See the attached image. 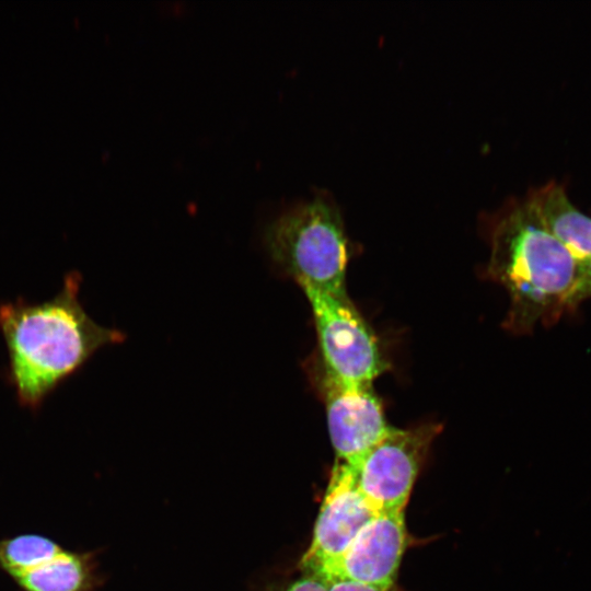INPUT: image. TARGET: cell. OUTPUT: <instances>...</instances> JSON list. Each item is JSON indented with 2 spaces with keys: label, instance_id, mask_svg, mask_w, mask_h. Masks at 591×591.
I'll list each match as a JSON object with an SVG mask.
<instances>
[{
  "label": "cell",
  "instance_id": "obj_10",
  "mask_svg": "<svg viewBox=\"0 0 591 591\" xmlns=\"http://www.w3.org/2000/svg\"><path fill=\"white\" fill-rule=\"evenodd\" d=\"M12 581L19 591H96L100 578L94 553L63 548Z\"/></svg>",
  "mask_w": 591,
  "mask_h": 591
},
{
  "label": "cell",
  "instance_id": "obj_4",
  "mask_svg": "<svg viewBox=\"0 0 591 591\" xmlns=\"http://www.w3.org/2000/svg\"><path fill=\"white\" fill-rule=\"evenodd\" d=\"M302 290L313 312L324 374L346 384L372 385L387 364L373 332L347 292Z\"/></svg>",
  "mask_w": 591,
  "mask_h": 591
},
{
  "label": "cell",
  "instance_id": "obj_2",
  "mask_svg": "<svg viewBox=\"0 0 591 591\" xmlns=\"http://www.w3.org/2000/svg\"><path fill=\"white\" fill-rule=\"evenodd\" d=\"M488 274L510 298L506 328L526 334L537 324L555 323L571 309L581 268L525 199L510 205L494 221Z\"/></svg>",
  "mask_w": 591,
  "mask_h": 591
},
{
  "label": "cell",
  "instance_id": "obj_12",
  "mask_svg": "<svg viewBox=\"0 0 591 591\" xmlns=\"http://www.w3.org/2000/svg\"><path fill=\"white\" fill-rule=\"evenodd\" d=\"M326 591H395V586H375L343 578L324 579Z\"/></svg>",
  "mask_w": 591,
  "mask_h": 591
},
{
  "label": "cell",
  "instance_id": "obj_9",
  "mask_svg": "<svg viewBox=\"0 0 591 591\" xmlns=\"http://www.w3.org/2000/svg\"><path fill=\"white\" fill-rule=\"evenodd\" d=\"M526 201L544 228L569 251L582 270L591 260V218L573 206L560 184L540 187Z\"/></svg>",
  "mask_w": 591,
  "mask_h": 591
},
{
  "label": "cell",
  "instance_id": "obj_14",
  "mask_svg": "<svg viewBox=\"0 0 591 591\" xmlns=\"http://www.w3.org/2000/svg\"><path fill=\"white\" fill-rule=\"evenodd\" d=\"M588 299H591V260L581 270L578 285L571 298V309Z\"/></svg>",
  "mask_w": 591,
  "mask_h": 591
},
{
  "label": "cell",
  "instance_id": "obj_8",
  "mask_svg": "<svg viewBox=\"0 0 591 591\" xmlns=\"http://www.w3.org/2000/svg\"><path fill=\"white\" fill-rule=\"evenodd\" d=\"M404 511L379 512L347 549L315 575L375 586H395L406 547Z\"/></svg>",
  "mask_w": 591,
  "mask_h": 591
},
{
  "label": "cell",
  "instance_id": "obj_6",
  "mask_svg": "<svg viewBox=\"0 0 591 591\" xmlns=\"http://www.w3.org/2000/svg\"><path fill=\"white\" fill-rule=\"evenodd\" d=\"M378 513L358 489L350 467L336 462L310 547L301 559L303 572H317L337 559Z\"/></svg>",
  "mask_w": 591,
  "mask_h": 591
},
{
  "label": "cell",
  "instance_id": "obj_11",
  "mask_svg": "<svg viewBox=\"0 0 591 591\" xmlns=\"http://www.w3.org/2000/svg\"><path fill=\"white\" fill-rule=\"evenodd\" d=\"M65 547L49 536L23 533L0 540V571L11 579L55 557Z\"/></svg>",
  "mask_w": 591,
  "mask_h": 591
},
{
  "label": "cell",
  "instance_id": "obj_3",
  "mask_svg": "<svg viewBox=\"0 0 591 591\" xmlns=\"http://www.w3.org/2000/svg\"><path fill=\"white\" fill-rule=\"evenodd\" d=\"M271 258L300 285L346 292L348 241L338 208L318 195L281 213L266 229Z\"/></svg>",
  "mask_w": 591,
  "mask_h": 591
},
{
  "label": "cell",
  "instance_id": "obj_5",
  "mask_svg": "<svg viewBox=\"0 0 591 591\" xmlns=\"http://www.w3.org/2000/svg\"><path fill=\"white\" fill-rule=\"evenodd\" d=\"M437 424L409 429L392 428L354 465H348L355 483L378 511H404L414 483L440 432Z\"/></svg>",
  "mask_w": 591,
  "mask_h": 591
},
{
  "label": "cell",
  "instance_id": "obj_1",
  "mask_svg": "<svg viewBox=\"0 0 591 591\" xmlns=\"http://www.w3.org/2000/svg\"><path fill=\"white\" fill-rule=\"evenodd\" d=\"M81 277L66 275L59 292L40 303L0 304L8 376L21 405L36 409L101 347L123 340L119 331L95 323L79 300Z\"/></svg>",
  "mask_w": 591,
  "mask_h": 591
},
{
  "label": "cell",
  "instance_id": "obj_7",
  "mask_svg": "<svg viewBox=\"0 0 591 591\" xmlns=\"http://www.w3.org/2000/svg\"><path fill=\"white\" fill-rule=\"evenodd\" d=\"M323 394L338 463L354 465L393 428L372 385L346 384L324 374Z\"/></svg>",
  "mask_w": 591,
  "mask_h": 591
},
{
  "label": "cell",
  "instance_id": "obj_13",
  "mask_svg": "<svg viewBox=\"0 0 591 591\" xmlns=\"http://www.w3.org/2000/svg\"><path fill=\"white\" fill-rule=\"evenodd\" d=\"M275 591H326V581L318 575L303 572V576Z\"/></svg>",
  "mask_w": 591,
  "mask_h": 591
}]
</instances>
